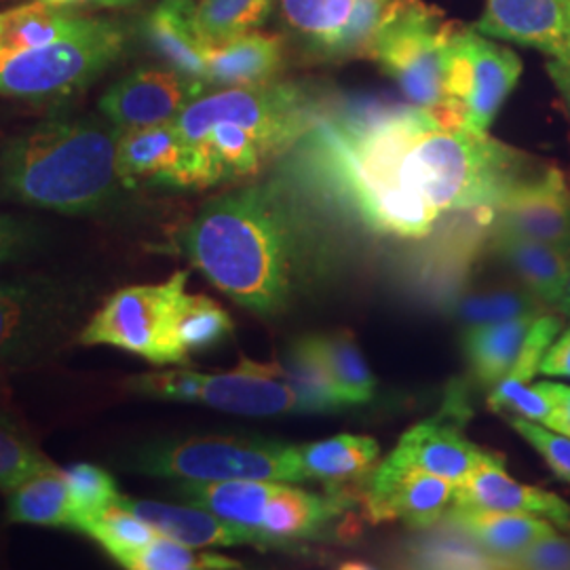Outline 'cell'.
Listing matches in <instances>:
<instances>
[{"mask_svg": "<svg viewBox=\"0 0 570 570\" xmlns=\"http://www.w3.org/2000/svg\"><path fill=\"white\" fill-rule=\"evenodd\" d=\"M294 148L296 176L397 239H425L454 212L497 207L534 174L529 155L419 106L324 115Z\"/></svg>", "mask_w": 570, "mask_h": 570, "instance_id": "obj_1", "label": "cell"}, {"mask_svg": "<svg viewBox=\"0 0 570 570\" xmlns=\"http://www.w3.org/2000/svg\"><path fill=\"white\" fill-rule=\"evenodd\" d=\"M306 207L294 178L249 184L209 199L184 228L180 245L233 303L275 317L326 271V237Z\"/></svg>", "mask_w": 570, "mask_h": 570, "instance_id": "obj_2", "label": "cell"}, {"mask_svg": "<svg viewBox=\"0 0 570 570\" xmlns=\"http://www.w3.org/2000/svg\"><path fill=\"white\" fill-rule=\"evenodd\" d=\"M122 129L100 119H49L0 150V190L58 214H98L121 190L117 148Z\"/></svg>", "mask_w": 570, "mask_h": 570, "instance_id": "obj_3", "label": "cell"}, {"mask_svg": "<svg viewBox=\"0 0 570 570\" xmlns=\"http://www.w3.org/2000/svg\"><path fill=\"white\" fill-rule=\"evenodd\" d=\"M136 395L188 402L244 416H279L334 412L330 404L303 387L285 366L244 360L235 370L207 374L193 370H165L127 381Z\"/></svg>", "mask_w": 570, "mask_h": 570, "instance_id": "obj_4", "label": "cell"}, {"mask_svg": "<svg viewBox=\"0 0 570 570\" xmlns=\"http://www.w3.org/2000/svg\"><path fill=\"white\" fill-rule=\"evenodd\" d=\"M127 469L169 480L305 482L301 449L263 438H188L136 450Z\"/></svg>", "mask_w": 570, "mask_h": 570, "instance_id": "obj_5", "label": "cell"}, {"mask_svg": "<svg viewBox=\"0 0 570 570\" xmlns=\"http://www.w3.org/2000/svg\"><path fill=\"white\" fill-rule=\"evenodd\" d=\"M324 117L322 100L298 82H265L204 94L176 119L186 142H195L214 122L242 125L273 144L282 155L305 138Z\"/></svg>", "mask_w": 570, "mask_h": 570, "instance_id": "obj_6", "label": "cell"}, {"mask_svg": "<svg viewBox=\"0 0 570 570\" xmlns=\"http://www.w3.org/2000/svg\"><path fill=\"white\" fill-rule=\"evenodd\" d=\"M188 273L178 271L164 284L131 285L115 292L79 332L87 346H115L157 366H184L188 353L178 341V311Z\"/></svg>", "mask_w": 570, "mask_h": 570, "instance_id": "obj_7", "label": "cell"}, {"mask_svg": "<svg viewBox=\"0 0 570 570\" xmlns=\"http://www.w3.org/2000/svg\"><path fill=\"white\" fill-rule=\"evenodd\" d=\"M459 23L423 0H395L381 23L370 60L397 82L412 106L444 112L446 85L444 58L446 47Z\"/></svg>", "mask_w": 570, "mask_h": 570, "instance_id": "obj_8", "label": "cell"}, {"mask_svg": "<svg viewBox=\"0 0 570 570\" xmlns=\"http://www.w3.org/2000/svg\"><path fill=\"white\" fill-rule=\"evenodd\" d=\"M122 30L112 21L87 20L61 41L20 53H0V96L45 100L81 91L122 51Z\"/></svg>", "mask_w": 570, "mask_h": 570, "instance_id": "obj_9", "label": "cell"}, {"mask_svg": "<svg viewBox=\"0 0 570 570\" xmlns=\"http://www.w3.org/2000/svg\"><path fill=\"white\" fill-rule=\"evenodd\" d=\"M82 320V294L68 285L49 279L0 282V364L20 366L53 357L75 338Z\"/></svg>", "mask_w": 570, "mask_h": 570, "instance_id": "obj_10", "label": "cell"}, {"mask_svg": "<svg viewBox=\"0 0 570 570\" xmlns=\"http://www.w3.org/2000/svg\"><path fill=\"white\" fill-rule=\"evenodd\" d=\"M522 60L489 37L456 28L446 47V110L440 115L478 134H489L511 91L520 81Z\"/></svg>", "mask_w": 570, "mask_h": 570, "instance_id": "obj_11", "label": "cell"}, {"mask_svg": "<svg viewBox=\"0 0 570 570\" xmlns=\"http://www.w3.org/2000/svg\"><path fill=\"white\" fill-rule=\"evenodd\" d=\"M490 230H510L570 254V184L558 167L513 184L494 207Z\"/></svg>", "mask_w": 570, "mask_h": 570, "instance_id": "obj_12", "label": "cell"}, {"mask_svg": "<svg viewBox=\"0 0 570 570\" xmlns=\"http://www.w3.org/2000/svg\"><path fill=\"white\" fill-rule=\"evenodd\" d=\"M454 490L456 484L425 469L385 459L370 475L366 511L372 522L402 520L412 529H431L446 515Z\"/></svg>", "mask_w": 570, "mask_h": 570, "instance_id": "obj_13", "label": "cell"}, {"mask_svg": "<svg viewBox=\"0 0 570 570\" xmlns=\"http://www.w3.org/2000/svg\"><path fill=\"white\" fill-rule=\"evenodd\" d=\"M205 89L204 82L171 68H142L112 85L100 100V110L122 131L164 125L176 121L188 104L204 96Z\"/></svg>", "mask_w": 570, "mask_h": 570, "instance_id": "obj_14", "label": "cell"}, {"mask_svg": "<svg viewBox=\"0 0 570 570\" xmlns=\"http://www.w3.org/2000/svg\"><path fill=\"white\" fill-rule=\"evenodd\" d=\"M450 508L465 510L508 511L548 518L556 527L570 530V505L550 490L518 482L505 469L497 452H487L480 465L454 490Z\"/></svg>", "mask_w": 570, "mask_h": 570, "instance_id": "obj_15", "label": "cell"}, {"mask_svg": "<svg viewBox=\"0 0 570 570\" xmlns=\"http://www.w3.org/2000/svg\"><path fill=\"white\" fill-rule=\"evenodd\" d=\"M475 32L534 47L550 58L570 56V7L567 0H487Z\"/></svg>", "mask_w": 570, "mask_h": 570, "instance_id": "obj_16", "label": "cell"}, {"mask_svg": "<svg viewBox=\"0 0 570 570\" xmlns=\"http://www.w3.org/2000/svg\"><path fill=\"white\" fill-rule=\"evenodd\" d=\"M351 508L345 494H315L289 482H273L266 499L261 527L256 530L261 546H294L324 537L327 527Z\"/></svg>", "mask_w": 570, "mask_h": 570, "instance_id": "obj_17", "label": "cell"}, {"mask_svg": "<svg viewBox=\"0 0 570 570\" xmlns=\"http://www.w3.org/2000/svg\"><path fill=\"white\" fill-rule=\"evenodd\" d=\"M450 416L452 412H444L414 425L402 435L397 449L387 459L397 465L425 469L456 487L465 482L489 450L471 444L461 431V423Z\"/></svg>", "mask_w": 570, "mask_h": 570, "instance_id": "obj_18", "label": "cell"}, {"mask_svg": "<svg viewBox=\"0 0 570 570\" xmlns=\"http://www.w3.org/2000/svg\"><path fill=\"white\" fill-rule=\"evenodd\" d=\"M186 159L188 142L174 121L127 129L119 138L117 169L127 188L142 180L180 188Z\"/></svg>", "mask_w": 570, "mask_h": 570, "instance_id": "obj_19", "label": "cell"}, {"mask_svg": "<svg viewBox=\"0 0 570 570\" xmlns=\"http://www.w3.org/2000/svg\"><path fill=\"white\" fill-rule=\"evenodd\" d=\"M285 41L277 35L247 32L225 42L207 45V87H254L275 81L284 70Z\"/></svg>", "mask_w": 570, "mask_h": 570, "instance_id": "obj_20", "label": "cell"}, {"mask_svg": "<svg viewBox=\"0 0 570 570\" xmlns=\"http://www.w3.org/2000/svg\"><path fill=\"white\" fill-rule=\"evenodd\" d=\"M122 508L140 515L155 530L165 537L184 543L188 548H233V546H256V537L252 532L226 522L216 513L184 503H161V501H142L119 497Z\"/></svg>", "mask_w": 570, "mask_h": 570, "instance_id": "obj_21", "label": "cell"}, {"mask_svg": "<svg viewBox=\"0 0 570 570\" xmlns=\"http://www.w3.org/2000/svg\"><path fill=\"white\" fill-rule=\"evenodd\" d=\"M144 39L150 51L176 72L193 81L205 82V51L197 4L193 0H164L144 20Z\"/></svg>", "mask_w": 570, "mask_h": 570, "instance_id": "obj_22", "label": "cell"}, {"mask_svg": "<svg viewBox=\"0 0 570 570\" xmlns=\"http://www.w3.org/2000/svg\"><path fill=\"white\" fill-rule=\"evenodd\" d=\"M490 247L510 266L524 289L543 305L556 306L569 282L570 254L556 245L510 230H490Z\"/></svg>", "mask_w": 570, "mask_h": 570, "instance_id": "obj_23", "label": "cell"}, {"mask_svg": "<svg viewBox=\"0 0 570 570\" xmlns=\"http://www.w3.org/2000/svg\"><path fill=\"white\" fill-rule=\"evenodd\" d=\"M446 520L469 534L499 569H511L513 560L529 550L534 541L558 532L548 518L530 513L449 508Z\"/></svg>", "mask_w": 570, "mask_h": 570, "instance_id": "obj_24", "label": "cell"}, {"mask_svg": "<svg viewBox=\"0 0 570 570\" xmlns=\"http://www.w3.org/2000/svg\"><path fill=\"white\" fill-rule=\"evenodd\" d=\"M539 315L475 324L463 332V351L468 355L469 366L484 387L492 389L508 376Z\"/></svg>", "mask_w": 570, "mask_h": 570, "instance_id": "obj_25", "label": "cell"}, {"mask_svg": "<svg viewBox=\"0 0 570 570\" xmlns=\"http://www.w3.org/2000/svg\"><path fill=\"white\" fill-rule=\"evenodd\" d=\"M279 4L287 32L306 56L332 61L357 0H279Z\"/></svg>", "mask_w": 570, "mask_h": 570, "instance_id": "obj_26", "label": "cell"}, {"mask_svg": "<svg viewBox=\"0 0 570 570\" xmlns=\"http://www.w3.org/2000/svg\"><path fill=\"white\" fill-rule=\"evenodd\" d=\"M301 449L306 480H317L327 487H341L370 478L379 468L381 446L367 435H334Z\"/></svg>", "mask_w": 570, "mask_h": 570, "instance_id": "obj_27", "label": "cell"}, {"mask_svg": "<svg viewBox=\"0 0 570 570\" xmlns=\"http://www.w3.org/2000/svg\"><path fill=\"white\" fill-rule=\"evenodd\" d=\"M7 515L18 524L77 530L79 513L61 469L45 471L9 492Z\"/></svg>", "mask_w": 570, "mask_h": 570, "instance_id": "obj_28", "label": "cell"}, {"mask_svg": "<svg viewBox=\"0 0 570 570\" xmlns=\"http://www.w3.org/2000/svg\"><path fill=\"white\" fill-rule=\"evenodd\" d=\"M85 23V18L56 11L53 4L42 0L23 4L7 13L0 28V53H20L61 41L81 30Z\"/></svg>", "mask_w": 570, "mask_h": 570, "instance_id": "obj_29", "label": "cell"}, {"mask_svg": "<svg viewBox=\"0 0 570 570\" xmlns=\"http://www.w3.org/2000/svg\"><path fill=\"white\" fill-rule=\"evenodd\" d=\"M308 338L322 357L346 406L367 404L374 397L376 381L355 341L345 332L313 334Z\"/></svg>", "mask_w": 570, "mask_h": 570, "instance_id": "obj_30", "label": "cell"}, {"mask_svg": "<svg viewBox=\"0 0 570 570\" xmlns=\"http://www.w3.org/2000/svg\"><path fill=\"white\" fill-rule=\"evenodd\" d=\"M79 532H85L87 537L98 541L115 562H121L125 556L148 546L161 534L148 522H144L140 515L122 508L119 501L100 513L87 518Z\"/></svg>", "mask_w": 570, "mask_h": 570, "instance_id": "obj_31", "label": "cell"}, {"mask_svg": "<svg viewBox=\"0 0 570 570\" xmlns=\"http://www.w3.org/2000/svg\"><path fill=\"white\" fill-rule=\"evenodd\" d=\"M275 0H202L197 26L207 45L225 42L252 32L273 11Z\"/></svg>", "mask_w": 570, "mask_h": 570, "instance_id": "obj_32", "label": "cell"}, {"mask_svg": "<svg viewBox=\"0 0 570 570\" xmlns=\"http://www.w3.org/2000/svg\"><path fill=\"white\" fill-rule=\"evenodd\" d=\"M51 469L58 465L42 454L11 414L0 410V490L11 492Z\"/></svg>", "mask_w": 570, "mask_h": 570, "instance_id": "obj_33", "label": "cell"}, {"mask_svg": "<svg viewBox=\"0 0 570 570\" xmlns=\"http://www.w3.org/2000/svg\"><path fill=\"white\" fill-rule=\"evenodd\" d=\"M122 569L129 570H228L239 569V562L218 553L197 551L178 543L165 534L140 550L131 551L121 562Z\"/></svg>", "mask_w": 570, "mask_h": 570, "instance_id": "obj_34", "label": "cell"}, {"mask_svg": "<svg viewBox=\"0 0 570 570\" xmlns=\"http://www.w3.org/2000/svg\"><path fill=\"white\" fill-rule=\"evenodd\" d=\"M178 341L190 355L220 345L233 332V320L223 306L204 294H184L178 311Z\"/></svg>", "mask_w": 570, "mask_h": 570, "instance_id": "obj_35", "label": "cell"}, {"mask_svg": "<svg viewBox=\"0 0 570 570\" xmlns=\"http://www.w3.org/2000/svg\"><path fill=\"white\" fill-rule=\"evenodd\" d=\"M459 317L468 324H490V322H503L522 315H539L546 313V305L534 298L529 289H492L484 294L468 296L461 305L456 306Z\"/></svg>", "mask_w": 570, "mask_h": 570, "instance_id": "obj_36", "label": "cell"}, {"mask_svg": "<svg viewBox=\"0 0 570 570\" xmlns=\"http://www.w3.org/2000/svg\"><path fill=\"white\" fill-rule=\"evenodd\" d=\"M450 524V522H449ZM454 532H440L433 539L423 541L416 551L425 567L444 569H499L497 562L482 550L463 530L450 524Z\"/></svg>", "mask_w": 570, "mask_h": 570, "instance_id": "obj_37", "label": "cell"}, {"mask_svg": "<svg viewBox=\"0 0 570 570\" xmlns=\"http://www.w3.org/2000/svg\"><path fill=\"white\" fill-rule=\"evenodd\" d=\"M63 475H66L72 501H75L77 513H79L77 530L81 529V524L87 518L115 505L121 497L117 484H115V478L98 465L77 463L70 469H63Z\"/></svg>", "mask_w": 570, "mask_h": 570, "instance_id": "obj_38", "label": "cell"}, {"mask_svg": "<svg viewBox=\"0 0 570 570\" xmlns=\"http://www.w3.org/2000/svg\"><path fill=\"white\" fill-rule=\"evenodd\" d=\"M489 406L492 410H510L515 416L529 419L550 428L553 419V404L550 395L539 383H511L499 381L490 389Z\"/></svg>", "mask_w": 570, "mask_h": 570, "instance_id": "obj_39", "label": "cell"}, {"mask_svg": "<svg viewBox=\"0 0 570 570\" xmlns=\"http://www.w3.org/2000/svg\"><path fill=\"white\" fill-rule=\"evenodd\" d=\"M515 433L537 450L543 461L550 465L551 471L570 484V438L564 433H558L553 429L546 428L541 423H534L522 416H513L510 421Z\"/></svg>", "mask_w": 570, "mask_h": 570, "instance_id": "obj_40", "label": "cell"}, {"mask_svg": "<svg viewBox=\"0 0 570 570\" xmlns=\"http://www.w3.org/2000/svg\"><path fill=\"white\" fill-rule=\"evenodd\" d=\"M511 569L570 570V539L553 532L534 541L529 550L513 560Z\"/></svg>", "mask_w": 570, "mask_h": 570, "instance_id": "obj_41", "label": "cell"}, {"mask_svg": "<svg viewBox=\"0 0 570 570\" xmlns=\"http://www.w3.org/2000/svg\"><path fill=\"white\" fill-rule=\"evenodd\" d=\"M41 242L37 226L16 216L0 214V263L18 261Z\"/></svg>", "mask_w": 570, "mask_h": 570, "instance_id": "obj_42", "label": "cell"}, {"mask_svg": "<svg viewBox=\"0 0 570 570\" xmlns=\"http://www.w3.org/2000/svg\"><path fill=\"white\" fill-rule=\"evenodd\" d=\"M541 374L556 376V379H570V326L564 327L551 343L541 364Z\"/></svg>", "mask_w": 570, "mask_h": 570, "instance_id": "obj_43", "label": "cell"}, {"mask_svg": "<svg viewBox=\"0 0 570 570\" xmlns=\"http://www.w3.org/2000/svg\"><path fill=\"white\" fill-rule=\"evenodd\" d=\"M539 385L550 395L551 404H553V419H551L550 429L570 438V385L551 383V381H541Z\"/></svg>", "mask_w": 570, "mask_h": 570, "instance_id": "obj_44", "label": "cell"}, {"mask_svg": "<svg viewBox=\"0 0 570 570\" xmlns=\"http://www.w3.org/2000/svg\"><path fill=\"white\" fill-rule=\"evenodd\" d=\"M548 75L556 85L560 98L570 112V56L564 58H550L548 61Z\"/></svg>", "mask_w": 570, "mask_h": 570, "instance_id": "obj_45", "label": "cell"}, {"mask_svg": "<svg viewBox=\"0 0 570 570\" xmlns=\"http://www.w3.org/2000/svg\"><path fill=\"white\" fill-rule=\"evenodd\" d=\"M560 315H564V317H569L570 320V277L567 285H564V292H562V296H560V301L556 303L553 306Z\"/></svg>", "mask_w": 570, "mask_h": 570, "instance_id": "obj_46", "label": "cell"}, {"mask_svg": "<svg viewBox=\"0 0 570 570\" xmlns=\"http://www.w3.org/2000/svg\"><path fill=\"white\" fill-rule=\"evenodd\" d=\"M42 2H47V4H66V2H75V0H42Z\"/></svg>", "mask_w": 570, "mask_h": 570, "instance_id": "obj_47", "label": "cell"}, {"mask_svg": "<svg viewBox=\"0 0 570 570\" xmlns=\"http://www.w3.org/2000/svg\"><path fill=\"white\" fill-rule=\"evenodd\" d=\"M7 13H9V11H4V13H0V28H2V23H4V20H7Z\"/></svg>", "mask_w": 570, "mask_h": 570, "instance_id": "obj_48", "label": "cell"}, {"mask_svg": "<svg viewBox=\"0 0 570 570\" xmlns=\"http://www.w3.org/2000/svg\"><path fill=\"white\" fill-rule=\"evenodd\" d=\"M567 178H569V184H570V174H567Z\"/></svg>", "mask_w": 570, "mask_h": 570, "instance_id": "obj_49", "label": "cell"}, {"mask_svg": "<svg viewBox=\"0 0 570 570\" xmlns=\"http://www.w3.org/2000/svg\"><path fill=\"white\" fill-rule=\"evenodd\" d=\"M567 2H569V7H570V0H567Z\"/></svg>", "mask_w": 570, "mask_h": 570, "instance_id": "obj_50", "label": "cell"}]
</instances>
